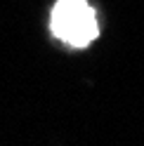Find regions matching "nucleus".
<instances>
[{
	"instance_id": "nucleus-1",
	"label": "nucleus",
	"mask_w": 144,
	"mask_h": 146,
	"mask_svg": "<svg viewBox=\"0 0 144 146\" xmlns=\"http://www.w3.org/2000/svg\"><path fill=\"white\" fill-rule=\"evenodd\" d=\"M50 26L59 40L73 45V47H85L99 33L95 10L85 0H59L52 7Z\"/></svg>"
}]
</instances>
